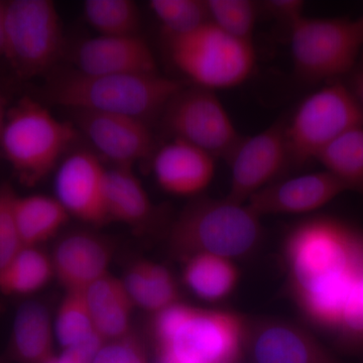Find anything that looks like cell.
<instances>
[{"mask_svg":"<svg viewBox=\"0 0 363 363\" xmlns=\"http://www.w3.org/2000/svg\"><path fill=\"white\" fill-rule=\"evenodd\" d=\"M283 252L298 309L312 323L336 333L363 274V231L335 217H312L291 229Z\"/></svg>","mask_w":363,"mask_h":363,"instance_id":"cell-1","label":"cell"},{"mask_svg":"<svg viewBox=\"0 0 363 363\" xmlns=\"http://www.w3.org/2000/svg\"><path fill=\"white\" fill-rule=\"evenodd\" d=\"M184 86L160 73L87 75L71 69L50 78L45 96L51 104L72 111L121 114L149 123L162 116Z\"/></svg>","mask_w":363,"mask_h":363,"instance_id":"cell-2","label":"cell"},{"mask_svg":"<svg viewBox=\"0 0 363 363\" xmlns=\"http://www.w3.org/2000/svg\"><path fill=\"white\" fill-rule=\"evenodd\" d=\"M247 325L233 312L176 303L155 314L152 334L161 363H234Z\"/></svg>","mask_w":363,"mask_h":363,"instance_id":"cell-3","label":"cell"},{"mask_svg":"<svg viewBox=\"0 0 363 363\" xmlns=\"http://www.w3.org/2000/svg\"><path fill=\"white\" fill-rule=\"evenodd\" d=\"M260 217L245 204L200 198L184 208L169 233V247L185 260L200 253L247 257L262 240Z\"/></svg>","mask_w":363,"mask_h":363,"instance_id":"cell-4","label":"cell"},{"mask_svg":"<svg viewBox=\"0 0 363 363\" xmlns=\"http://www.w3.org/2000/svg\"><path fill=\"white\" fill-rule=\"evenodd\" d=\"M78 133L73 123L60 121L39 101L25 97L7 111L0 147L21 183L33 186L56 168Z\"/></svg>","mask_w":363,"mask_h":363,"instance_id":"cell-5","label":"cell"},{"mask_svg":"<svg viewBox=\"0 0 363 363\" xmlns=\"http://www.w3.org/2000/svg\"><path fill=\"white\" fill-rule=\"evenodd\" d=\"M172 62L193 85L215 91L242 85L257 63L253 42L228 35L212 23L168 37Z\"/></svg>","mask_w":363,"mask_h":363,"instance_id":"cell-6","label":"cell"},{"mask_svg":"<svg viewBox=\"0 0 363 363\" xmlns=\"http://www.w3.org/2000/svg\"><path fill=\"white\" fill-rule=\"evenodd\" d=\"M295 72L306 82L329 83L350 76L363 49L359 18L303 16L290 26Z\"/></svg>","mask_w":363,"mask_h":363,"instance_id":"cell-7","label":"cell"},{"mask_svg":"<svg viewBox=\"0 0 363 363\" xmlns=\"http://www.w3.org/2000/svg\"><path fill=\"white\" fill-rule=\"evenodd\" d=\"M363 126V109L342 80L325 83L286 121L291 162L303 166L348 130Z\"/></svg>","mask_w":363,"mask_h":363,"instance_id":"cell-8","label":"cell"},{"mask_svg":"<svg viewBox=\"0 0 363 363\" xmlns=\"http://www.w3.org/2000/svg\"><path fill=\"white\" fill-rule=\"evenodd\" d=\"M64 45L63 26L54 2L6 1L4 58L18 77L48 73L61 58Z\"/></svg>","mask_w":363,"mask_h":363,"instance_id":"cell-9","label":"cell"},{"mask_svg":"<svg viewBox=\"0 0 363 363\" xmlns=\"http://www.w3.org/2000/svg\"><path fill=\"white\" fill-rule=\"evenodd\" d=\"M162 117L173 138L190 143L215 159H228L242 138L216 92L199 86H184Z\"/></svg>","mask_w":363,"mask_h":363,"instance_id":"cell-10","label":"cell"},{"mask_svg":"<svg viewBox=\"0 0 363 363\" xmlns=\"http://www.w3.org/2000/svg\"><path fill=\"white\" fill-rule=\"evenodd\" d=\"M227 162L231 177L226 198L245 204L255 193L274 183L291 162L286 121H276L257 135L242 136Z\"/></svg>","mask_w":363,"mask_h":363,"instance_id":"cell-11","label":"cell"},{"mask_svg":"<svg viewBox=\"0 0 363 363\" xmlns=\"http://www.w3.org/2000/svg\"><path fill=\"white\" fill-rule=\"evenodd\" d=\"M72 112L77 130L116 166L133 167L155 154L154 135L145 121L121 114Z\"/></svg>","mask_w":363,"mask_h":363,"instance_id":"cell-12","label":"cell"},{"mask_svg":"<svg viewBox=\"0 0 363 363\" xmlns=\"http://www.w3.org/2000/svg\"><path fill=\"white\" fill-rule=\"evenodd\" d=\"M107 169L92 152L80 150L60 164L55 178L57 200L69 214L87 223L107 222L105 183Z\"/></svg>","mask_w":363,"mask_h":363,"instance_id":"cell-13","label":"cell"},{"mask_svg":"<svg viewBox=\"0 0 363 363\" xmlns=\"http://www.w3.org/2000/svg\"><path fill=\"white\" fill-rule=\"evenodd\" d=\"M344 192H347L345 186L324 169L272 183L252 195L247 205L259 217L311 213Z\"/></svg>","mask_w":363,"mask_h":363,"instance_id":"cell-14","label":"cell"},{"mask_svg":"<svg viewBox=\"0 0 363 363\" xmlns=\"http://www.w3.org/2000/svg\"><path fill=\"white\" fill-rule=\"evenodd\" d=\"M75 70L87 75H142L160 73L149 44L140 35H98L74 51Z\"/></svg>","mask_w":363,"mask_h":363,"instance_id":"cell-15","label":"cell"},{"mask_svg":"<svg viewBox=\"0 0 363 363\" xmlns=\"http://www.w3.org/2000/svg\"><path fill=\"white\" fill-rule=\"evenodd\" d=\"M247 339L257 363H341L312 334L281 320L253 325Z\"/></svg>","mask_w":363,"mask_h":363,"instance_id":"cell-16","label":"cell"},{"mask_svg":"<svg viewBox=\"0 0 363 363\" xmlns=\"http://www.w3.org/2000/svg\"><path fill=\"white\" fill-rule=\"evenodd\" d=\"M155 178L160 187L176 196L200 194L215 175V157L190 143L173 138L154 154Z\"/></svg>","mask_w":363,"mask_h":363,"instance_id":"cell-17","label":"cell"},{"mask_svg":"<svg viewBox=\"0 0 363 363\" xmlns=\"http://www.w3.org/2000/svg\"><path fill=\"white\" fill-rule=\"evenodd\" d=\"M54 276L67 291H86L108 274V243L87 233H72L59 241L51 257Z\"/></svg>","mask_w":363,"mask_h":363,"instance_id":"cell-18","label":"cell"},{"mask_svg":"<svg viewBox=\"0 0 363 363\" xmlns=\"http://www.w3.org/2000/svg\"><path fill=\"white\" fill-rule=\"evenodd\" d=\"M96 333L106 340L130 335L133 304L123 279L106 274L85 291Z\"/></svg>","mask_w":363,"mask_h":363,"instance_id":"cell-19","label":"cell"},{"mask_svg":"<svg viewBox=\"0 0 363 363\" xmlns=\"http://www.w3.org/2000/svg\"><path fill=\"white\" fill-rule=\"evenodd\" d=\"M9 350L18 363H45L55 357L51 318L42 303L28 301L18 308Z\"/></svg>","mask_w":363,"mask_h":363,"instance_id":"cell-20","label":"cell"},{"mask_svg":"<svg viewBox=\"0 0 363 363\" xmlns=\"http://www.w3.org/2000/svg\"><path fill=\"white\" fill-rule=\"evenodd\" d=\"M107 220L138 225L152 214V205L147 191L131 167L116 166L107 169L105 183Z\"/></svg>","mask_w":363,"mask_h":363,"instance_id":"cell-21","label":"cell"},{"mask_svg":"<svg viewBox=\"0 0 363 363\" xmlns=\"http://www.w3.org/2000/svg\"><path fill=\"white\" fill-rule=\"evenodd\" d=\"M14 218L25 247H38L66 225L70 214L57 200L45 195L16 196Z\"/></svg>","mask_w":363,"mask_h":363,"instance_id":"cell-22","label":"cell"},{"mask_svg":"<svg viewBox=\"0 0 363 363\" xmlns=\"http://www.w3.org/2000/svg\"><path fill=\"white\" fill-rule=\"evenodd\" d=\"M184 262V284L196 297L206 302L225 300L240 281V271L233 259L200 253Z\"/></svg>","mask_w":363,"mask_h":363,"instance_id":"cell-23","label":"cell"},{"mask_svg":"<svg viewBox=\"0 0 363 363\" xmlns=\"http://www.w3.org/2000/svg\"><path fill=\"white\" fill-rule=\"evenodd\" d=\"M135 306L147 311H162L179 302V288L172 272L147 260L135 262L123 279Z\"/></svg>","mask_w":363,"mask_h":363,"instance_id":"cell-24","label":"cell"},{"mask_svg":"<svg viewBox=\"0 0 363 363\" xmlns=\"http://www.w3.org/2000/svg\"><path fill=\"white\" fill-rule=\"evenodd\" d=\"M316 161L337 178L347 192L363 196V126L339 136L318 155Z\"/></svg>","mask_w":363,"mask_h":363,"instance_id":"cell-25","label":"cell"},{"mask_svg":"<svg viewBox=\"0 0 363 363\" xmlns=\"http://www.w3.org/2000/svg\"><path fill=\"white\" fill-rule=\"evenodd\" d=\"M52 277L51 257L38 247H23L0 272V293L30 295L44 288Z\"/></svg>","mask_w":363,"mask_h":363,"instance_id":"cell-26","label":"cell"},{"mask_svg":"<svg viewBox=\"0 0 363 363\" xmlns=\"http://www.w3.org/2000/svg\"><path fill=\"white\" fill-rule=\"evenodd\" d=\"M83 13L99 35H140L142 16L138 4L131 0H86Z\"/></svg>","mask_w":363,"mask_h":363,"instance_id":"cell-27","label":"cell"},{"mask_svg":"<svg viewBox=\"0 0 363 363\" xmlns=\"http://www.w3.org/2000/svg\"><path fill=\"white\" fill-rule=\"evenodd\" d=\"M149 6L168 37L192 32L210 21L206 0H152Z\"/></svg>","mask_w":363,"mask_h":363,"instance_id":"cell-28","label":"cell"},{"mask_svg":"<svg viewBox=\"0 0 363 363\" xmlns=\"http://www.w3.org/2000/svg\"><path fill=\"white\" fill-rule=\"evenodd\" d=\"M85 291H67L57 313L55 333L64 348L94 333Z\"/></svg>","mask_w":363,"mask_h":363,"instance_id":"cell-29","label":"cell"},{"mask_svg":"<svg viewBox=\"0 0 363 363\" xmlns=\"http://www.w3.org/2000/svg\"><path fill=\"white\" fill-rule=\"evenodd\" d=\"M210 23L234 38L252 42L259 4L252 0H206Z\"/></svg>","mask_w":363,"mask_h":363,"instance_id":"cell-30","label":"cell"},{"mask_svg":"<svg viewBox=\"0 0 363 363\" xmlns=\"http://www.w3.org/2000/svg\"><path fill=\"white\" fill-rule=\"evenodd\" d=\"M16 196L9 184L0 185V272L25 247L14 218L13 206Z\"/></svg>","mask_w":363,"mask_h":363,"instance_id":"cell-31","label":"cell"},{"mask_svg":"<svg viewBox=\"0 0 363 363\" xmlns=\"http://www.w3.org/2000/svg\"><path fill=\"white\" fill-rule=\"evenodd\" d=\"M337 334L346 342L363 345V274L348 298Z\"/></svg>","mask_w":363,"mask_h":363,"instance_id":"cell-32","label":"cell"},{"mask_svg":"<svg viewBox=\"0 0 363 363\" xmlns=\"http://www.w3.org/2000/svg\"><path fill=\"white\" fill-rule=\"evenodd\" d=\"M92 363H145L140 346L130 335L104 344Z\"/></svg>","mask_w":363,"mask_h":363,"instance_id":"cell-33","label":"cell"},{"mask_svg":"<svg viewBox=\"0 0 363 363\" xmlns=\"http://www.w3.org/2000/svg\"><path fill=\"white\" fill-rule=\"evenodd\" d=\"M259 6L272 18L286 23L289 28L304 16L305 4L301 0H269Z\"/></svg>","mask_w":363,"mask_h":363,"instance_id":"cell-34","label":"cell"},{"mask_svg":"<svg viewBox=\"0 0 363 363\" xmlns=\"http://www.w3.org/2000/svg\"><path fill=\"white\" fill-rule=\"evenodd\" d=\"M347 85L350 86L357 101L362 105L363 109V58H360L357 65L350 74V81Z\"/></svg>","mask_w":363,"mask_h":363,"instance_id":"cell-35","label":"cell"},{"mask_svg":"<svg viewBox=\"0 0 363 363\" xmlns=\"http://www.w3.org/2000/svg\"><path fill=\"white\" fill-rule=\"evenodd\" d=\"M6 1L0 0V58H4L6 52Z\"/></svg>","mask_w":363,"mask_h":363,"instance_id":"cell-36","label":"cell"},{"mask_svg":"<svg viewBox=\"0 0 363 363\" xmlns=\"http://www.w3.org/2000/svg\"><path fill=\"white\" fill-rule=\"evenodd\" d=\"M7 112L6 106H4V100L0 92V136H1L2 130H4V123H6Z\"/></svg>","mask_w":363,"mask_h":363,"instance_id":"cell-37","label":"cell"},{"mask_svg":"<svg viewBox=\"0 0 363 363\" xmlns=\"http://www.w3.org/2000/svg\"><path fill=\"white\" fill-rule=\"evenodd\" d=\"M45 363H72L67 359L66 357H64L63 355H60V357H52L51 359L48 360Z\"/></svg>","mask_w":363,"mask_h":363,"instance_id":"cell-38","label":"cell"},{"mask_svg":"<svg viewBox=\"0 0 363 363\" xmlns=\"http://www.w3.org/2000/svg\"><path fill=\"white\" fill-rule=\"evenodd\" d=\"M360 21H362V26H363V16H362V18H360Z\"/></svg>","mask_w":363,"mask_h":363,"instance_id":"cell-39","label":"cell"}]
</instances>
